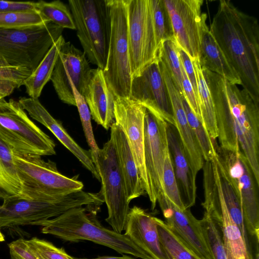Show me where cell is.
Instances as JSON below:
<instances>
[{
    "label": "cell",
    "instance_id": "obj_13",
    "mask_svg": "<svg viewBox=\"0 0 259 259\" xmlns=\"http://www.w3.org/2000/svg\"><path fill=\"white\" fill-rule=\"evenodd\" d=\"M167 122L146 110L144 119V157L148 180V195L153 210L159 196L164 194L163 174L165 159L169 150Z\"/></svg>",
    "mask_w": 259,
    "mask_h": 259
},
{
    "label": "cell",
    "instance_id": "obj_5",
    "mask_svg": "<svg viewBox=\"0 0 259 259\" xmlns=\"http://www.w3.org/2000/svg\"><path fill=\"white\" fill-rule=\"evenodd\" d=\"M77 36L88 60L104 70L110 36L107 0H69Z\"/></svg>",
    "mask_w": 259,
    "mask_h": 259
},
{
    "label": "cell",
    "instance_id": "obj_14",
    "mask_svg": "<svg viewBox=\"0 0 259 259\" xmlns=\"http://www.w3.org/2000/svg\"><path fill=\"white\" fill-rule=\"evenodd\" d=\"M178 47L192 61L199 59L202 28L207 15L201 12L202 0H163Z\"/></svg>",
    "mask_w": 259,
    "mask_h": 259
},
{
    "label": "cell",
    "instance_id": "obj_45",
    "mask_svg": "<svg viewBox=\"0 0 259 259\" xmlns=\"http://www.w3.org/2000/svg\"><path fill=\"white\" fill-rule=\"evenodd\" d=\"M36 10V2L0 1V12L16 13Z\"/></svg>",
    "mask_w": 259,
    "mask_h": 259
},
{
    "label": "cell",
    "instance_id": "obj_11",
    "mask_svg": "<svg viewBox=\"0 0 259 259\" xmlns=\"http://www.w3.org/2000/svg\"><path fill=\"white\" fill-rule=\"evenodd\" d=\"M97 163L102 184L100 192L108 209L105 221L112 230L121 234L131 208L116 151L110 138L99 149Z\"/></svg>",
    "mask_w": 259,
    "mask_h": 259
},
{
    "label": "cell",
    "instance_id": "obj_18",
    "mask_svg": "<svg viewBox=\"0 0 259 259\" xmlns=\"http://www.w3.org/2000/svg\"><path fill=\"white\" fill-rule=\"evenodd\" d=\"M169 228L201 259H214L200 220H197L189 208L184 210L160 194L157 199Z\"/></svg>",
    "mask_w": 259,
    "mask_h": 259
},
{
    "label": "cell",
    "instance_id": "obj_9",
    "mask_svg": "<svg viewBox=\"0 0 259 259\" xmlns=\"http://www.w3.org/2000/svg\"><path fill=\"white\" fill-rule=\"evenodd\" d=\"M0 138L13 153L41 157L56 154L54 141L12 99L0 106Z\"/></svg>",
    "mask_w": 259,
    "mask_h": 259
},
{
    "label": "cell",
    "instance_id": "obj_44",
    "mask_svg": "<svg viewBox=\"0 0 259 259\" xmlns=\"http://www.w3.org/2000/svg\"><path fill=\"white\" fill-rule=\"evenodd\" d=\"M179 54L182 65L186 72L188 79L189 80L196 97L199 101L198 92L197 87V81L195 71L192 63L187 54L182 49L179 48ZM199 104V102H198Z\"/></svg>",
    "mask_w": 259,
    "mask_h": 259
},
{
    "label": "cell",
    "instance_id": "obj_38",
    "mask_svg": "<svg viewBox=\"0 0 259 259\" xmlns=\"http://www.w3.org/2000/svg\"><path fill=\"white\" fill-rule=\"evenodd\" d=\"M152 17L159 48L162 42L174 39L170 19L163 0H151Z\"/></svg>",
    "mask_w": 259,
    "mask_h": 259
},
{
    "label": "cell",
    "instance_id": "obj_40",
    "mask_svg": "<svg viewBox=\"0 0 259 259\" xmlns=\"http://www.w3.org/2000/svg\"><path fill=\"white\" fill-rule=\"evenodd\" d=\"M163 183L166 197L180 209L184 210L187 209L180 194L169 150L165 159Z\"/></svg>",
    "mask_w": 259,
    "mask_h": 259
},
{
    "label": "cell",
    "instance_id": "obj_34",
    "mask_svg": "<svg viewBox=\"0 0 259 259\" xmlns=\"http://www.w3.org/2000/svg\"><path fill=\"white\" fill-rule=\"evenodd\" d=\"M36 3L37 10L49 22L63 29L75 30L70 10L64 3L59 0Z\"/></svg>",
    "mask_w": 259,
    "mask_h": 259
},
{
    "label": "cell",
    "instance_id": "obj_21",
    "mask_svg": "<svg viewBox=\"0 0 259 259\" xmlns=\"http://www.w3.org/2000/svg\"><path fill=\"white\" fill-rule=\"evenodd\" d=\"M154 217L144 209L130 208L125 226V233L152 259H169L160 242Z\"/></svg>",
    "mask_w": 259,
    "mask_h": 259
},
{
    "label": "cell",
    "instance_id": "obj_42",
    "mask_svg": "<svg viewBox=\"0 0 259 259\" xmlns=\"http://www.w3.org/2000/svg\"><path fill=\"white\" fill-rule=\"evenodd\" d=\"M11 259H38L28 243L27 240L20 238L8 244Z\"/></svg>",
    "mask_w": 259,
    "mask_h": 259
},
{
    "label": "cell",
    "instance_id": "obj_35",
    "mask_svg": "<svg viewBox=\"0 0 259 259\" xmlns=\"http://www.w3.org/2000/svg\"><path fill=\"white\" fill-rule=\"evenodd\" d=\"M158 58L167 67L176 88L183 96L181 63L179 47L173 39L163 41L159 50Z\"/></svg>",
    "mask_w": 259,
    "mask_h": 259
},
{
    "label": "cell",
    "instance_id": "obj_19",
    "mask_svg": "<svg viewBox=\"0 0 259 259\" xmlns=\"http://www.w3.org/2000/svg\"><path fill=\"white\" fill-rule=\"evenodd\" d=\"M175 120V126L196 184L198 172L202 168L204 160L200 148L187 120L181 95L167 71L162 73Z\"/></svg>",
    "mask_w": 259,
    "mask_h": 259
},
{
    "label": "cell",
    "instance_id": "obj_37",
    "mask_svg": "<svg viewBox=\"0 0 259 259\" xmlns=\"http://www.w3.org/2000/svg\"><path fill=\"white\" fill-rule=\"evenodd\" d=\"M49 22L37 10L0 12V29H18L46 24Z\"/></svg>",
    "mask_w": 259,
    "mask_h": 259
},
{
    "label": "cell",
    "instance_id": "obj_12",
    "mask_svg": "<svg viewBox=\"0 0 259 259\" xmlns=\"http://www.w3.org/2000/svg\"><path fill=\"white\" fill-rule=\"evenodd\" d=\"M218 158L239 198L248 236L259 237L257 184L246 159L218 146Z\"/></svg>",
    "mask_w": 259,
    "mask_h": 259
},
{
    "label": "cell",
    "instance_id": "obj_2",
    "mask_svg": "<svg viewBox=\"0 0 259 259\" xmlns=\"http://www.w3.org/2000/svg\"><path fill=\"white\" fill-rule=\"evenodd\" d=\"M209 30L241 81L259 105V26L257 20L229 0H221Z\"/></svg>",
    "mask_w": 259,
    "mask_h": 259
},
{
    "label": "cell",
    "instance_id": "obj_26",
    "mask_svg": "<svg viewBox=\"0 0 259 259\" xmlns=\"http://www.w3.org/2000/svg\"><path fill=\"white\" fill-rule=\"evenodd\" d=\"M167 136L176 179L185 195L186 208H190L195 203L196 185L193 181L190 167L176 128L169 123L167 125Z\"/></svg>",
    "mask_w": 259,
    "mask_h": 259
},
{
    "label": "cell",
    "instance_id": "obj_20",
    "mask_svg": "<svg viewBox=\"0 0 259 259\" xmlns=\"http://www.w3.org/2000/svg\"><path fill=\"white\" fill-rule=\"evenodd\" d=\"M18 102L29 116L48 128L100 182V174L94 164L90 150L81 148L68 134L61 122L54 118L41 104L38 99L20 98Z\"/></svg>",
    "mask_w": 259,
    "mask_h": 259
},
{
    "label": "cell",
    "instance_id": "obj_31",
    "mask_svg": "<svg viewBox=\"0 0 259 259\" xmlns=\"http://www.w3.org/2000/svg\"><path fill=\"white\" fill-rule=\"evenodd\" d=\"M160 242L169 259H201L166 225L154 218Z\"/></svg>",
    "mask_w": 259,
    "mask_h": 259
},
{
    "label": "cell",
    "instance_id": "obj_46",
    "mask_svg": "<svg viewBox=\"0 0 259 259\" xmlns=\"http://www.w3.org/2000/svg\"><path fill=\"white\" fill-rule=\"evenodd\" d=\"M74 259H138L135 257H132L128 255L122 254L121 256H100L93 258H77L74 257Z\"/></svg>",
    "mask_w": 259,
    "mask_h": 259
},
{
    "label": "cell",
    "instance_id": "obj_39",
    "mask_svg": "<svg viewBox=\"0 0 259 259\" xmlns=\"http://www.w3.org/2000/svg\"><path fill=\"white\" fill-rule=\"evenodd\" d=\"M200 221L214 259H228L218 222L205 212Z\"/></svg>",
    "mask_w": 259,
    "mask_h": 259
},
{
    "label": "cell",
    "instance_id": "obj_7",
    "mask_svg": "<svg viewBox=\"0 0 259 259\" xmlns=\"http://www.w3.org/2000/svg\"><path fill=\"white\" fill-rule=\"evenodd\" d=\"M107 1L110 18V36L103 74L115 97L130 98L133 77L128 38L127 0Z\"/></svg>",
    "mask_w": 259,
    "mask_h": 259
},
{
    "label": "cell",
    "instance_id": "obj_25",
    "mask_svg": "<svg viewBox=\"0 0 259 259\" xmlns=\"http://www.w3.org/2000/svg\"><path fill=\"white\" fill-rule=\"evenodd\" d=\"M199 62L202 67L222 76L231 84L241 85L240 78L227 62L206 23L202 30Z\"/></svg>",
    "mask_w": 259,
    "mask_h": 259
},
{
    "label": "cell",
    "instance_id": "obj_22",
    "mask_svg": "<svg viewBox=\"0 0 259 259\" xmlns=\"http://www.w3.org/2000/svg\"><path fill=\"white\" fill-rule=\"evenodd\" d=\"M82 96L93 119L108 131L114 122L115 97L107 85L102 69H92Z\"/></svg>",
    "mask_w": 259,
    "mask_h": 259
},
{
    "label": "cell",
    "instance_id": "obj_43",
    "mask_svg": "<svg viewBox=\"0 0 259 259\" xmlns=\"http://www.w3.org/2000/svg\"><path fill=\"white\" fill-rule=\"evenodd\" d=\"M181 68L182 74V88L183 91V97L186 100L192 111L202 123L200 110L197 99L195 94L193 87L189 80L188 79L186 72L182 65V64Z\"/></svg>",
    "mask_w": 259,
    "mask_h": 259
},
{
    "label": "cell",
    "instance_id": "obj_8",
    "mask_svg": "<svg viewBox=\"0 0 259 259\" xmlns=\"http://www.w3.org/2000/svg\"><path fill=\"white\" fill-rule=\"evenodd\" d=\"M63 28L49 22L18 29H0V57L13 66L33 71Z\"/></svg>",
    "mask_w": 259,
    "mask_h": 259
},
{
    "label": "cell",
    "instance_id": "obj_29",
    "mask_svg": "<svg viewBox=\"0 0 259 259\" xmlns=\"http://www.w3.org/2000/svg\"><path fill=\"white\" fill-rule=\"evenodd\" d=\"M21 190L12 151L0 138V200L17 195Z\"/></svg>",
    "mask_w": 259,
    "mask_h": 259
},
{
    "label": "cell",
    "instance_id": "obj_28",
    "mask_svg": "<svg viewBox=\"0 0 259 259\" xmlns=\"http://www.w3.org/2000/svg\"><path fill=\"white\" fill-rule=\"evenodd\" d=\"M197 81L199 106L202 121L211 139L217 142L218 137L212 99L200 64L199 59L192 61Z\"/></svg>",
    "mask_w": 259,
    "mask_h": 259
},
{
    "label": "cell",
    "instance_id": "obj_30",
    "mask_svg": "<svg viewBox=\"0 0 259 259\" xmlns=\"http://www.w3.org/2000/svg\"><path fill=\"white\" fill-rule=\"evenodd\" d=\"M217 162L221 188L227 209L232 220L242 233L248 256L249 238L246 231L240 200L233 186L229 181L223 166L220 163L217 155Z\"/></svg>",
    "mask_w": 259,
    "mask_h": 259
},
{
    "label": "cell",
    "instance_id": "obj_1",
    "mask_svg": "<svg viewBox=\"0 0 259 259\" xmlns=\"http://www.w3.org/2000/svg\"><path fill=\"white\" fill-rule=\"evenodd\" d=\"M201 68L213 101L219 146L243 156L259 186V105L245 90Z\"/></svg>",
    "mask_w": 259,
    "mask_h": 259
},
{
    "label": "cell",
    "instance_id": "obj_24",
    "mask_svg": "<svg viewBox=\"0 0 259 259\" xmlns=\"http://www.w3.org/2000/svg\"><path fill=\"white\" fill-rule=\"evenodd\" d=\"M110 139L116 151L124 180L128 201L146 194L128 145L122 130L114 122L110 127Z\"/></svg>",
    "mask_w": 259,
    "mask_h": 259
},
{
    "label": "cell",
    "instance_id": "obj_15",
    "mask_svg": "<svg viewBox=\"0 0 259 259\" xmlns=\"http://www.w3.org/2000/svg\"><path fill=\"white\" fill-rule=\"evenodd\" d=\"M91 70L83 52L65 41L50 79L59 98L64 103L76 106L71 81L83 95Z\"/></svg>",
    "mask_w": 259,
    "mask_h": 259
},
{
    "label": "cell",
    "instance_id": "obj_3",
    "mask_svg": "<svg viewBox=\"0 0 259 259\" xmlns=\"http://www.w3.org/2000/svg\"><path fill=\"white\" fill-rule=\"evenodd\" d=\"M99 208L93 205L74 207L57 217L36 222L33 225L42 226V233L52 235L64 241H91L120 254L152 259L125 235L102 226L96 217Z\"/></svg>",
    "mask_w": 259,
    "mask_h": 259
},
{
    "label": "cell",
    "instance_id": "obj_23",
    "mask_svg": "<svg viewBox=\"0 0 259 259\" xmlns=\"http://www.w3.org/2000/svg\"><path fill=\"white\" fill-rule=\"evenodd\" d=\"M211 162L217 188L218 206L215 213L210 216L220 226L228 259H249L242 233L231 218L224 199L217 159H213Z\"/></svg>",
    "mask_w": 259,
    "mask_h": 259
},
{
    "label": "cell",
    "instance_id": "obj_17",
    "mask_svg": "<svg viewBox=\"0 0 259 259\" xmlns=\"http://www.w3.org/2000/svg\"><path fill=\"white\" fill-rule=\"evenodd\" d=\"M130 98L152 113L162 117L175 126V120L166 87L162 76L159 60L148 66L133 78Z\"/></svg>",
    "mask_w": 259,
    "mask_h": 259
},
{
    "label": "cell",
    "instance_id": "obj_48",
    "mask_svg": "<svg viewBox=\"0 0 259 259\" xmlns=\"http://www.w3.org/2000/svg\"><path fill=\"white\" fill-rule=\"evenodd\" d=\"M6 101V100H5L4 98L0 99V106L4 104Z\"/></svg>",
    "mask_w": 259,
    "mask_h": 259
},
{
    "label": "cell",
    "instance_id": "obj_47",
    "mask_svg": "<svg viewBox=\"0 0 259 259\" xmlns=\"http://www.w3.org/2000/svg\"><path fill=\"white\" fill-rule=\"evenodd\" d=\"M5 240V236L3 235V234L2 233V232L1 231V229H0V242H3Z\"/></svg>",
    "mask_w": 259,
    "mask_h": 259
},
{
    "label": "cell",
    "instance_id": "obj_27",
    "mask_svg": "<svg viewBox=\"0 0 259 259\" xmlns=\"http://www.w3.org/2000/svg\"><path fill=\"white\" fill-rule=\"evenodd\" d=\"M65 41L62 35L53 44L35 69L24 81L30 98L38 99L46 84L50 80L60 51Z\"/></svg>",
    "mask_w": 259,
    "mask_h": 259
},
{
    "label": "cell",
    "instance_id": "obj_41",
    "mask_svg": "<svg viewBox=\"0 0 259 259\" xmlns=\"http://www.w3.org/2000/svg\"><path fill=\"white\" fill-rule=\"evenodd\" d=\"M27 241L38 259H74L64 248L57 247L45 240L33 237Z\"/></svg>",
    "mask_w": 259,
    "mask_h": 259
},
{
    "label": "cell",
    "instance_id": "obj_16",
    "mask_svg": "<svg viewBox=\"0 0 259 259\" xmlns=\"http://www.w3.org/2000/svg\"><path fill=\"white\" fill-rule=\"evenodd\" d=\"M146 110L131 98H115L114 122L122 130L127 139L147 193L148 186L144 157V119Z\"/></svg>",
    "mask_w": 259,
    "mask_h": 259
},
{
    "label": "cell",
    "instance_id": "obj_4",
    "mask_svg": "<svg viewBox=\"0 0 259 259\" xmlns=\"http://www.w3.org/2000/svg\"><path fill=\"white\" fill-rule=\"evenodd\" d=\"M21 183L20 192L14 197L40 201L61 199L73 191L82 190L78 175L69 178L57 169L55 162L41 156L13 153Z\"/></svg>",
    "mask_w": 259,
    "mask_h": 259
},
{
    "label": "cell",
    "instance_id": "obj_6",
    "mask_svg": "<svg viewBox=\"0 0 259 259\" xmlns=\"http://www.w3.org/2000/svg\"><path fill=\"white\" fill-rule=\"evenodd\" d=\"M104 202L102 194L82 190L73 191L54 201H40L16 198L3 200L0 205V228L33 224L57 217L70 209L83 206L100 207Z\"/></svg>",
    "mask_w": 259,
    "mask_h": 259
},
{
    "label": "cell",
    "instance_id": "obj_33",
    "mask_svg": "<svg viewBox=\"0 0 259 259\" xmlns=\"http://www.w3.org/2000/svg\"><path fill=\"white\" fill-rule=\"evenodd\" d=\"M32 72L26 67L11 66L0 57V99L10 95L14 89L23 85Z\"/></svg>",
    "mask_w": 259,
    "mask_h": 259
},
{
    "label": "cell",
    "instance_id": "obj_36",
    "mask_svg": "<svg viewBox=\"0 0 259 259\" xmlns=\"http://www.w3.org/2000/svg\"><path fill=\"white\" fill-rule=\"evenodd\" d=\"M71 85L84 135L90 147V150L92 160L98 171L97 158L100 148L98 147L94 137L91 122V112L84 97L79 93L71 81Z\"/></svg>",
    "mask_w": 259,
    "mask_h": 259
},
{
    "label": "cell",
    "instance_id": "obj_32",
    "mask_svg": "<svg viewBox=\"0 0 259 259\" xmlns=\"http://www.w3.org/2000/svg\"><path fill=\"white\" fill-rule=\"evenodd\" d=\"M183 105L189 124L200 148L204 161H210L217 154V142L211 139L201 120L192 111L186 100L182 97Z\"/></svg>",
    "mask_w": 259,
    "mask_h": 259
},
{
    "label": "cell",
    "instance_id": "obj_10",
    "mask_svg": "<svg viewBox=\"0 0 259 259\" xmlns=\"http://www.w3.org/2000/svg\"><path fill=\"white\" fill-rule=\"evenodd\" d=\"M129 53L132 77L158 59L151 0H127Z\"/></svg>",
    "mask_w": 259,
    "mask_h": 259
}]
</instances>
